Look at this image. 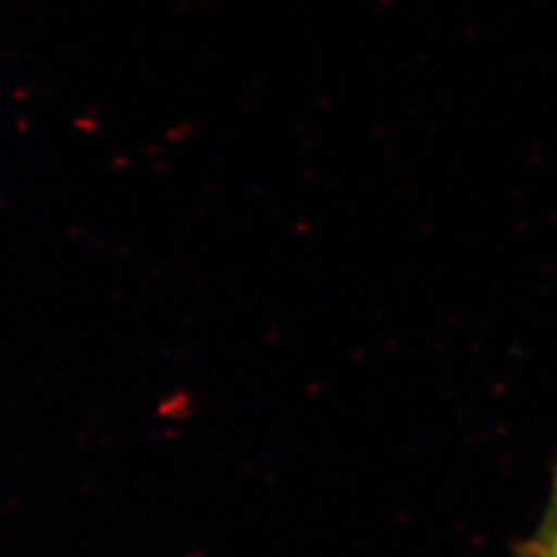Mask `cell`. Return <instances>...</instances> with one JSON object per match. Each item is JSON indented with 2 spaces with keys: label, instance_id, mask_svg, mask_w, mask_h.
<instances>
[{
  "label": "cell",
  "instance_id": "1",
  "mask_svg": "<svg viewBox=\"0 0 557 557\" xmlns=\"http://www.w3.org/2000/svg\"><path fill=\"white\" fill-rule=\"evenodd\" d=\"M522 550H528L536 557H557V474L550 485V497L546 504L542 525H539L532 542L522 546Z\"/></svg>",
  "mask_w": 557,
  "mask_h": 557
},
{
  "label": "cell",
  "instance_id": "2",
  "mask_svg": "<svg viewBox=\"0 0 557 557\" xmlns=\"http://www.w3.org/2000/svg\"><path fill=\"white\" fill-rule=\"evenodd\" d=\"M520 557H536V555H532V553H528V550H522V548H520Z\"/></svg>",
  "mask_w": 557,
  "mask_h": 557
}]
</instances>
